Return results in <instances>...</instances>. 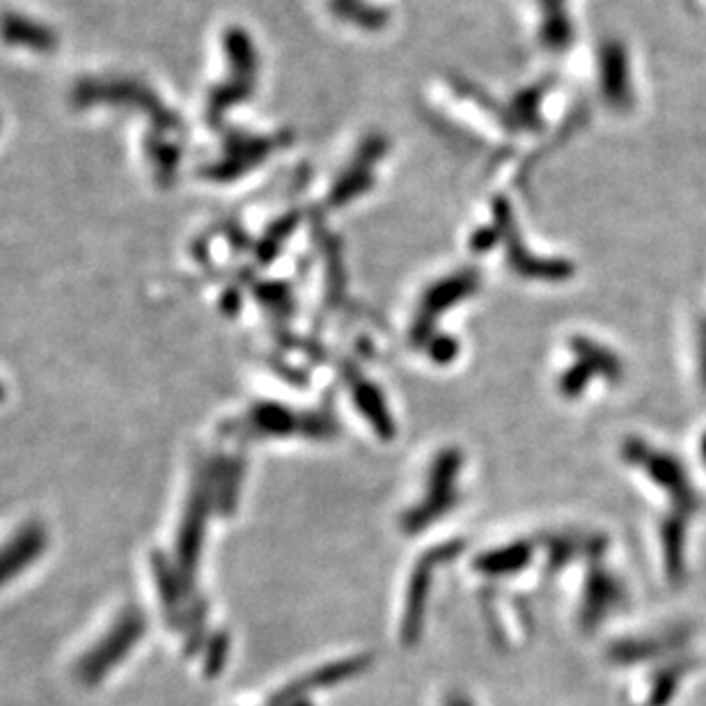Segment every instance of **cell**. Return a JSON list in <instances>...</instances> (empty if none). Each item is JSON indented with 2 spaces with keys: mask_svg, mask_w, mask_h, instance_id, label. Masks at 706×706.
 I'll list each match as a JSON object with an SVG mask.
<instances>
[{
  "mask_svg": "<svg viewBox=\"0 0 706 706\" xmlns=\"http://www.w3.org/2000/svg\"><path fill=\"white\" fill-rule=\"evenodd\" d=\"M46 548V532L39 525H26L5 546H0V585L17 578Z\"/></svg>",
  "mask_w": 706,
  "mask_h": 706,
  "instance_id": "cell-1",
  "label": "cell"
},
{
  "mask_svg": "<svg viewBox=\"0 0 706 706\" xmlns=\"http://www.w3.org/2000/svg\"><path fill=\"white\" fill-rule=\"evenodd\" d=\"M143 629H145V624H143V617L138 615V610L136 613L124 615L120 619V624H117L115 629L108 633V638L104 640L101 649L97 647V651H94V654L88 658V668L85 670H88L92 677L104 674L108 670V665H111L115 658L120 661V658L127 654L133 642L143 635Z\"/></svg>",
  "mask_w": 706,
  "mask_h": 706,
  "instance_id": "cell-2",
  "label": "cell"
},
{
  "mask_svg": "<svg viewBox=\"0 0 706 706\" xmlns=\"http://www.w3.org/2000/svg\"><path fill=\"white\" fill-rule=\"evenodd\" d=\"M603 90L610 97V101H629V81H624V76L629 74V67H626V56L622 51V46L617 42L610 44L606 53H603Z\"/></svg>",
  "mask_w": 706,
  "mask_h": 706,
  "instance_id": "cell-3",
  "label": "cell"
},
{
  "mask_svg": "<svg viewBox=\"0 0 706 706\" xmlns=\"http://www.w3.org/2000/svg\"><path fill=\"white\" fill-rule=\"evenodd\" d=\"M0 399H3V388H0Z\"/></svg>",
  "mask_w": 706,
  "mask_h": 706,
  "instance_id": "cell-4",
  "label": "cell"
}]
</instances>
